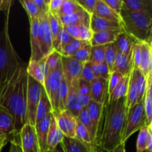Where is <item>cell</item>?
<instances>
[{"label":"cell","instance_id":"obj_1","mask_svg":"<svg viewBox=\"0 0 152 152\" xmlns=\"http://www.w3.org/2000/svg\"><path fill=\"white\" fill-rule=\"evenodd\" d=\"M26 67L25 62L21 64L0 81V106L12 116L19 137L21 129L27 123Z\"/></svg>","mask_w":152,"mask_h":152},{"label":"cell","instance_id":"obj_2","mask_svg":"<svg viewBox=\"0 0 152 152\" xmlns=\"http://www.w3.org/2000/svg\"><path fill=\"white\" fill-rule=\"evenodd\" d=\"M105 109V123L99 145L105 152H111L122 143L127 113L126 96L114 102H107Z\"/></svg>","mask_w":152,"mask_h":152},{"label":"cell","instance_id":"obj_3","mask_svg":"<svg viewBox=\"0 0 152 152\" xmlns=\"http://www.w3.org/2000/svg\"><path fill=\"white\" fill-rule=\"evenodd\" d=\"M120 17L123 30L138 42H152V11L132 12L122 9Z\"/></svg>","mask_w":152,"mask_h":152},{"label":"cell","instance_id":"obj_4","mask_svg":"<svg viewBox=\"0 0 152 152\" xmlns=\"http://www.w3.org/2000/svg\"><path fill=\"white\" fill-rule=\"evenodd\" d=\"M10 10V8H8L4 11V27L0 32V81L16 67L24 63L13 48L9 35Z\"/></svg>","mask_w":152,"mask_h":152},{"label":"cell","instance_id":"obj_5","mask_svg":"<svg viewBox=\"0 0 152 152\" xmlns=\"http://www.w3.org/2000/svg\"><path fill=\"white\" fill-rule=\"evenodd\" d=\"M145 126H148V122L144 109L143 101H141L127 111L122 143L126 144V140L133 134L140 131Z\"/></svg>","mask_w":152,"mask_h":152},{"label":"cell","instance_id":"obj_6","mask_svg":"<svg viewBox=\"0 0 152 152\" xmlns=\"http://www.w3.org/2000/svg\"><path fill=\"white\" fill-rule=\"evenodd\" d=\"M43 86L28 75L27 89V123L35 126L37 107L41 97Z\"/></svg>","mask_w":152,"mask_h":152},{"label":"cell","instance_id":"obj_7","mask_svg":"<svg viewBox=\"0 0 152 152\" xmlns=\"http://www.w3.org/2000/svg\"><path fill=\"white\" fill-rule=\"evenodd\" d=\"M62 79H63V73H62L61 62L55 69L49 71L45 77L43 87L52 105L53 113H56L57 111L58 94Z\"/></svg>","mask_w":152,"mask_h":152},{"label":"cell","instance_id":"obj_8","mask_svg":"<svg viewBox=\"0 0 152 152\" xmlns=\"http://www.w3.org/2000/svg\"><path fill=\"white\" fill-rule=\"evenodd\" d=\"M19 142L22 152H40L35 126L26 123L22 128Z\"/></svg>","mask_w":152,"mask_h":152},{"label":"cell","instance_id":"obj_9","mask_svg":"<svg viewBox=\"0 0 152 152\" xmlns=\"http://www.w3.org/2000/svg\"><path fill=\"white\" fill-rule=\"evenodd\" d=\"M39 22L40 48L43 57H46L53 50L51 32L48 22V13H42L38 18Z\"/></svg>","mask_w":152,"mask_h":152},{"label":"cell","instance_id":"obj_10","mask_svg":"<svg viewBox=\"0 0 152 152\" xmlns=\"http://www.w3.org/2000/svg\"><path fill=\"white\" fill-rule=\"evenodd\" d=\"M83 65L84 64L71 57L61 56V65L63 77L68 84L80 80Z\"/></svg>","mask_w":152,"mask_h":152},{"label":"cell","instance_id":"obj_11","mask_svg":"<svg viewBox=\"0 0 152 152\" xmlns=\"http://www.w3.org/2000/svg\"><path fill=\"white\" fill-rule=\"evenodd\" d=\"M0 134L7 137V142L20 145L19 137L16 134L14 127V121L12 116L0 106Z\"/></svg>","mask_w":152,"mask_h":152},{"label":"cell","instance_id":"obj_12","mask_svg":"<svg viewBox=\"0 0 152 152\" xmlns=\"http://www.w3.org/2000/svg\"><path fill=\"white\" fill-rule=\"evenodd\" d=\"M56 124L65 137L75 138L76 128L77 124V117H74L67 110L58 114H53Z\"/></svg>","mask_w":152,"mask_h":152},{"label":"cell","instance_id":"obj_13","mask_svg":"<svg viewBox=\"0 0 152 152\" xmlns=\"http://www.w3.org/2000/svg\"><path fill=\"white\" fill-rule=\"evenodd\" d=\"M30 22V39L31 54L30 61H39L43 57L40 48L39 22L38 18H28Z\"/></svg>","mask_w":152,"mask_h":152},{"label":"cell","instance_id":"obj_14","mask_svg":"<svg viewBox=\"0 0 152 152\" xmlns=\"http://www.w3.org/2000/svg\"><path fill=\"white\" fill-rule=\"evenodd\" d=\"M86 108H87L89 117H90L92 125H93L95 145H99V140H98L99 133L100 132L101 121H102L105 106L102 104L97 103L94 101L91 100L90 102L86 106Z\"/></svg>","mask_w":152,"mask_h":152},{"label":"cell","instance_id":"obj_15","mask_svg":"<svg viewBox=\"0 0 152 152\" xmlns=\"http://www.w3.org/2000/svg\"><path fill=\"white\" fill-rule=\"evenodd\" d=\"M90 84L91 100L105 106L108 98V80L102 78H96L90 83Z\"/></svg>","mask_w":152,"mask_h":152},{"label":"cell","instance_id":"obj_16","mask_svg":"<svg viewBox=\"0 0 152 152\" xmlns=\"http://www.w3.org/2000/svg\"><path fill=\"white\" fill-rule=\"evenodd\" d=\"M68 93L66 102V109L74 117H77L83 108L77 93L78 80L68 83Z\"/></svg>","mask_w":152,"mask_h":152},{"label":"cell","instance_id":"obj_17","mask_svg":"<svg viewBox=\"0 0 152 152\" xmlns=\"http://www.w3.org/2000/svg\"><path fill=\"white\" fill-rule=\"evenodd\" d=\"M53 113L48 115L45 118L35 125L36 133L40 152H48V134L50 118Z\"/></svg>","mask_w":152,"mask_h":152},{"label":"cell","instance_id":"obj_18","mask_svg":"<svg viewBox=\"0 0 152 152\" xmlns=\"http://www.w3.org/2000/svg\"><path fill=\"white\" fill-rule=\"evenodd\" d=\"M45 61L46 57L42 58L39 61H29V63L26 67L28 75L42 86L46 75Z\"/></svg>","mask_w":152,"mask_h":152},{"label":"cell","instance_id":"obj_19","mask_svg":"<svg viewBox=\"0 0 152 152\" xmlns=\"http://www.w3.org/2000/svg\"><path fill=\"white\" fill-rule=\"evenodd\" d=\"M90 28L93 33L123 30L121 24L106 20L94 14L91 16Z\"/></svg>","mask_w":152,"mask_h":152},{"label":"cell","instance_id":"obj_20","mask_svg":"<svg viewBox=\"0 0 152 152\" xmlns=\"http://www.w3.org/2000/svg\"><path fill=\"white\" fill-rule=\"evenodd\" d=\"M48 22L52 36L53 50L60 53V37L63 25L60 22L58 16H53L48 12Z\"/></svg>","mask_w":152,"mask_h":152},{"label":"cell","instance_id":"obj_21","mask_svg":"<svg viewBox=\"0 0 152 152\" xmlns=\"http://www.w3.org/2000/svg\"><path fill=\"white\" fill-rule=\"evenodd\" d=\"M133 69V57L131 55H125L117 50V57L114 62L113 71H118L123 76L129 75Z\"/></svg>","mask_w":152,"mask_h":152},{"label":"cell","instance_id":"obj_22","mask_svg":"<svg viewBox=\"0 0 152 152\" xmlns=\"http://www.w3.org/2000/svg\"><path fill=\"white\" fill-rule=\"evenodd\" d=\"M93 14L100 18H102V19H106V20L111 21V22L122 24V19L120 15L117 14L115 12L113 11L104 2L103 0H96L94 11Z\"/></svg>","mask_w":152,"mask_h":152},{"label":"cell","instance_id":"obj_23","mask_svg":"<svg viewBox=\"0 0 152 152\" xmlns=\"http://www.w3.org/2000/svg\"><path fill=\"white\" fill-rule=\"evenodd\" d=\"M59 19L62 25H83L90 27L91 16L83 9L70 16H59Z\"/></svg>","mask_w":152,"mask_h":152},{"label":"cell","instance_id":"obj_24","mask_svg":"<svg viewBox=\"0 0 152 152\" xmlns=\"http://www.w3.org/2000/svg\"><path fill=\"white\" fill-rule=\"evenodd\" d=\"M65 135L62 134L56 124V120L52 114L49 126L48 134V152H50L59 142H62Z\"/></svg>","mask_w":152,"mask_h":152},{"label":"cell","instance_id":"obj_25","mask_svg":"<svg viewBox=\"0 0 152 152\" xmlns=\"http://www.w3.org/2000/svg\"><path fill=\"white\" fill-rule=\"evenodd\" d=\"M123 30H117V31H102V32L94 33L93 37L90 42L91 46L105 45L114 42L117 36L122 32Z\"/></svg>","mask_w":152,"mask_h":152},{"label":"cell","instance_id":"obj_26","mask_svg":"<svg viewBox=\"0 0 152 152\" xmlns=\"http://www.w3.org/2000/svg\"><path fill=\"white\" fill-rule=\"evenodd\" d=\"M142 48L141 62L140 71L145 76L148 77L150 73L152 72V52L151 45L146 42H140Z\"/></svg>","mask_w":152,"mask_h":152},{"label":"cell","instance_id":"obj_27","mask_svg":"<svg viewBox=\"0 0 152 152\" xmlns=\"http://www.w3.org/2000/svg\"><path fill=\"white\" fill-rule=\"evenodd\" d=\"M135 40L133 39L130 36L128 35L124 31L120 32L114 41L117 50H120L125 55H131L133 52V47L135 43Z\"/></svg>","mask_w":152,"mask_h":152},{"label":"cell","instance_id":"obj_28","mask_svg":"<svg viewBox=\"0 0 152 152\" xmlns=\"http://www.w3.org/2000/svg\"><path fill=\"white\" fill-rule=\"evenodd\" d=\"M138 88L137 86L136 74L134 69H132L130 74L129 88L126 95V109L129 110L138 102Z\"/></svg>","mask_w":152,"mask_h":152},{"label":"cell","instance_id":"obj_29","mask_svg":"<svg viewBox=\"0 0 152 152\" xmlns=\"http://www.w3.org/2000/svg\"><path fill=\"white\" fill-rule=\"evenodd\" d=\"M51 113H53V108L43 87L39 102L37 107V114H36V124L45 118L48 115Z\"/></svg>","mask_w":152,"mask_h":152},{"label":"cell","instance_id":"obj_30","mask_svg":"<svg viewBox=\"0 0 152 152\" xmlns=\"http://www.w3.org/2000/svg\"><path fill=\"white\" fill-rule=\"evenodd\" d=\"M123 7L132 12L152 11L151 0H123Z\"/></svg>","mask_w":152,"mask_h":152},{"label":"cell","instance_id":"obj_31","mask_svg":"<svg viewBox=\"0 0 152 152\" xmlns=\"http://www.w3.org/2000/svg\"><path fill=\"white\" fill-rule=\"evenodd\" d=\"M67 152H92L93 145L83 143L75 138L64 137L62 140Z\"/></svg>","mask_w":152,"mask_h":152},{"label":"cell","instance_id":"obj_32","mask_svg":"<svg viewBox=\"0 0 152 152\" xmlns=\"http://www.w3.org/2000/svg\"><path fill=\"white\" fill-rule=\"evenodd\" d=\"M129 79H130V74L127 76H125L123 80L120 81L117 86V87L114 89L112 92L108 95V102H112L117 99H120L126 96L129 88Z\"/></svg>","mask_w":152,"mask_h":152},{"label":"cell","instance_id":"obj_33","mask_svg":"<svg viewBox=\"0 0 152 152\" xmlns=\"http://www.w3.org/2000/svg\"><path fill=\"white\" fill-rule=\"evenodd\" d=\"M152 72L148 77V84L143 98V105L148 125L152 123Z\"/></svg>","mask_w":152,"mask_h":152},{"label":"cell","instance_id":"obj_34","mask_svg":"<svg viewBox=\"0 0 152 152\" xmlns=\"http://www.w3.org/2000/svg\"><path fill=\"white\" fill-rule=\"evenodd\" d=\"M77 93H78V96L82 105L83 106V108H86L88 104L91 100L90 83L83 80V79H80L78 80Z\"/></svg>","mask_w":152,"mask_h":152},{"label":"cell","instance_id":"obj_35","mask_svg":"<svg viewBox=\"0 0 152 152\" xmlns=\"http://www.w3.org/2000/svg\"><path fill=\"white\" fill-rule=\"evenodd\" d=\"M68 86L66 80L63 77L62 83H61L60 88H59V94L57 98V111L56 113L53 114H58L66 109V102L68 98Z\"/></svg>","mask_w":152,"mask_h":152},{"label":"cell","instance_id":"obj_36","mask_svg":"<svg viewBox=\"0 0 152 152\" xmlns=\"http://www.w3.org/2000/svg\"><path fill=\"white\" fill-rule=\"evenodd\" d=\"M117 54V48L114 42L105 45V63L109 68L110 72H113L114 62Z\"/></svg>","mask_w":152,"mask_h":152},{"label":"cell","instance_id":"obj_37","mask_svg":"<svg viewBox=\"0 0 152 152\" xmlns=\"http://www.w3.org/2000/svg\"><path fill=\"white\" fill-rule=\"evenodd\" d=\"M76 0H64L63 4L59 10L58 16H70L82 10Z\"/></svg>","mask_w":152,"mask_h":152},{"label":"cell","instance_id":"obj_38","mask_svg":"<svg viewBox=\"0 0 152 152\" xmlns=\"http://www.w3.org/2000/svg\"><path fill=\"white\" fill-rule=\"evenodd\" d=\"M151 125L152 123L144 126L140 130L137 140V152H144L147 150L149 128Z\"/></svg>","mask_w":152,"mask_h":152},{"label":"cell","instance_id":"obj_39","mask_svg":"<svg viewBox=\"0 0 152 152\" xmlns=\"http://www.w3.org/2000/svg\"><path fill=\"white\" fill-rule=\"evenodd\" d=\"M136 74V81L137 86L138 88V102L143 101L144 95L146 91L147 84H148V77H145L139 69L134 68Z\"/></svg>","mask_w":152,"mask_h":152},{"label":"cell","instance_id":"obj_40","mask_svg":"<svg viewBox=\"0 0 152 152\" xmlns=\"http://www.w3.org/2000/svg\"><path fill=\"white\" fill-rule=\"evenodd\" d=\"M77 119L84 125L85 127L87 129L88 132H89V134H90L91 140V142L93 145H95V139H94V128L93 125H92L91 120L90 117H89L88 112L87 111V108H83L81 110V111L79 114Z\"/></svg>","mask_w":152,"mask_h":152},{"label":"cell","instance_id":"obj_41","mask_svg":"<svg viewBox=\"0 0 152 152\" xmlns=\"http://www.w3.org/2000/svg\"><path fill=\"white\" fill-rule=\"evenodd\" d=\"M75 139L78 140L83 143L86 144L88 145H94L92 144L91 140L90 134L88 132L87 129L84 126V125L77 119V128H76L75 132Z\"/></svg>","mask_w":152,"mask_h":152},{"label":"cell","instance_id":"obj_42","mask_svg":"<svg viewBox=\"0 0 152 152\" xmlns=\"http://www.w3.org/2000/svg\"><path fill=\"white\" fill-rule=\"evenodd\" d=\"M88 62L91 63L105 62V45L91 46Z\"/></svg>","mask_w":152,"mask_h":152},{"label":"cell","instance_id":"obj_43","mask_svg":"<svg viewBox=\"0 0 152 152\" xmlns=\"http://www.w3.org/2000/svg\"><path fill=\"white\" fill-rule=\"evenodd\" d=\"M61 54L56 50H53L46 56V74L49 71L55 69L61 62ZM46 76V75H45Z\"/></svg>","mask_w":152,"mask_h":152},{"label":"cell","instance_id":"obj_44","mask_svg":"<svg viewBox=\"0 0 152 152\" xmlns=\"http://www.w3.org/2000/svg\"><path fill=\"white\" fill-rule=\"evenodd\" d=\"M91 68L96 78H102L108 80L111 72L105 62L103 63H91Z\"/></svg>","mask_w":152,"mask_h":152},{"label":"cell","instance_id":"obj_45","mask_svg":"<svg viewBox=\"0 0 152 152\" xmlns=\"http://www.w3.org/2000/svg\"><path fill=\"white\" fill-rule=\"evenodd\" d=\"M91 48V45L90 42H86L81 48L79 49L71 57L83 64L88 62L89 61V58H90Z\"/></svg>","mask_w":152,"mask_h":152},{"label":"cell","instance_id":"obj_46","mask_svg":"<svg viewBox=\"0 0 152 152\" xmlns=\"http://www.w3.org/2000/svg\"><path fill=\"white\" fill-rule=\"evenodd\" d=\"M86 42L81 41V40L79 39H74L62 50L61 52V55L63 56H68V57H71L72 56L77 50L80 48H81L85 44H86Z\"/></svg>","mask_w":152,"mask_h":152},{"label":"cell","instance_id":"obj_47","mask_svg":"<svg viewBox=\"0 0 152 152\" xmlns=\"http://www.w3.org/2000/svg\"><path fill=\"white\" fill-rule=\"evenodd\" d=\"M19 2L26 11L28 18H39L40 11L34 0H20Z\"/></svg>","mask_w":152,"mask_h":152},{"label":"cell","instance_id":"obj_48","mask_svg":"<svg viewBox=\"0 0 152 152\" xmlns=\"http://www.w3.org/2000/svg\"><path fill=\"white\" fill-rule=\"evenodd\" d=\"M125 76L120 74L118 71H113L110 74V77L108 80V95L114 91V89L117 87V85L120 83Z\"/></svg>","mask_w":152,"mask_h":152},{"label":"cell","instance_id":"obj_49","mask_svg":"<svg viewBox=\"0 0 152 152\" xmlns=\"http://www.w3.org/2000/svg\"><path fill=\"white\" fill-rule=\"evenodd\" d=\"M80 79H83V80H86V81L88 82V83H91L94 79H96V77H95L94 74L93 73V71H92L91 62H88L84 63L83 67V70H82Z\"/></svg>","mask_w":152,"mask_h":152},{"label":"cell","instance_id":"obj_50","mask_svg":"<svg viewBox=\"0 0 152 152\" xmlns=\"http://www.w3.org/2000/svg\"><path fill=\"white\" fill-rule=\"evenodd\" d=\"M79 28H80V37H79V39L81 40V41L86 42H90L94 34L91 30L90 27L86 26V25H79Z\"/></svg>","mask_w":152,"mask_h":152},{"label":"cell","instance_id":"obj_51","mask_svg":"<svg viewBox=\"0 0 152 152\" xmlns=\"http://www.w3.org/2000/svg\"><path fill=\"white\" fill-rule=\"evenodd\" d=\"M76 1L79 5L90 16L93 15L96 0H76Z\"/></svg>","mask_w":152,"mask_h":152},{"label":"cell","instance_id":"obj_52","mask_svg":"<svg viewBox=\"0 0 152 152\" xmlns=\"http://www.w3.org/2000/svg\"><path fill=\"white\" fill-rule=\"evenodd\" d=\"M104 2L117 14L120 15L123 9V0H103Z\"/></svg>","mask_w":152,"mask_h":152},{"label":"cell","instance_id":"obj_53","mask_svg":"<svg viewBox=\"0 0 152 152\" xmlns=\"http://www.w3.org/2000/svg\"><path fill=\"white\" fill-rule=\"evenodd\" d=\"M64 0H50L48 3L49 12L53 16H58Z\"/></svg>","mask_w":152,"mask_h":152},{"label":"cell","instance_id":"obj_54","mask_svg":"<svg viewBox=\"0 0 152 152\" xmlns=\"http://www.w3.org/2000/svg\"><path fill=\"white\" fill-rule=\"evenodd\" d=\"M74 39L68 34L66 31L65 29H62V34H61V37H60V54L62 50L71 42Z\"/></svg>","mask_w":152,"mask_h":152},{"label":"cell","instance_id":"obj_55","mask_svg":"<svg viewBox=\"0 0 152 152\" xmlns=\"http://www.w3.org/2000/svg\"><path fill=\"white\" fill-rule=\"evenodd\" d=\"M63 28L73 39H79V37H80L79 25H63Z\"/></svg>","mask_w":152,"mask_h":152},{"label":"cell","instance_id":"obj_56","mask_svg":"<svg viewBox=\"0 0 152 152\" xmlns=\"http://www.w3.org/2000/svg\"><path fill=\"white\" fill-rule=\"evenodd\" d=\"M50 0H34L40 11V15L42 13H48L49 12L48 3Z\"/></svg>","mask_w":152,"mask_h":152},{"label":"cell","instance_id":"obj_57","mask_svg":"<svg viewBox=\"0 0 152 152\" xmlns=\"http://www.w3.org/2000/svg\"><path fill=\"white\" fill-rule=\"evenodd\" d=\"M13 1H7V0H0V11H5L8 8L11 7Z\"/></svg>","mask_w":152,"mask_h":152},{"label":"cell","instance_id":"obj_58","mask_svg":"<svg viewBox=\"0 0 152 152\" xmlns=\"http://www.w3.org/2000/svg\"><path fill=\"white\" fill-rule=\"evenodd\" d=\"M50 152H67L66 149H65V147L64 145L63 142H61L58 144L57 145L54 147L53 150Z\"/></svg>","mask_w":152,"mask_h":152},{"label":"cell","instance_id":"obj_59","mask_svg":"<svg viewBox=\"0 0 152 152\" xmlns=\"http://www.w3.org/2000/svg\"><path fill=\"white\" fill-rule=\"evenodd\" d=\"M9 152H22L20 145L17 143H10V147Z\"/></svg>","mask_w":152,"mask_h":152},{"label":"cell","instance_id":"obj_60","mask_svg":"<svg viewBox=\"0 0 152 152\" xmlns=\"http://www.w3.org/2000/svg\"><path fill=\"white\" fill-rule=\"evenodd\" d=\"M111 152H126V146L125 143H121L117 145Z\"/></svg>","mask_w":152,"mask_h":152},{"label":"cell","instance_id":"obj_61","mask_svg":"<svg viewBox=\"0 0 152 152\" xmlns=\"http://www.w3.org/2000/svg\"><path fill=\"white\" fill-rule=\"evenodd\" d=\"M92 152H105L101 148L99 145H94L92 148Z\"/></svg>","mask_w":152,"mask_h":152},{"label":"cell","instance_id":"obj_62","mask_svg":"<svg viewBox=\"0 0 152 152\" xmlns=\"http://www.w3.org/2000/svg\"><path fill=\"white\" fill-rule=\"evenodd\" d=\"M7 142H7V139H4V140H3L0 141V152H1V150H2L3 147H4V145L7 144Z\"/></svg>","mask_w":152,"mask_h":152},{"label":"cell","instance_id":"obj_63","mask_svg":"<svg viewBox=\"0 0 152 152\" xmlns=\"http://www.w3.org/2000/svg\"><path fill=\"white\" fill-rule=\"evenodd\" d=\"M4 139H7V137H6L5 136H4V135L0 134V141L3 140H4Z\"/></svg>","mask_w":152,"mask_h":152},{"label":"cell","instance_id":"obj_64","mask_svg":"<svg viewBox=\"0 0 152 152\" xmlns=\"http://www.w3.org/2000/svg\"><path fill=\"white\" fill-rule=\"evenodd\" d=\"M145 152H152V151H148V150H146Z\"/></svg>","mask_w":152,"mask_h":152}]
</instances>
